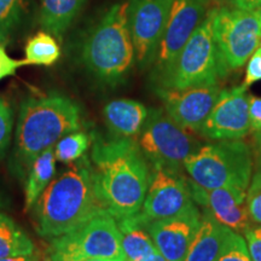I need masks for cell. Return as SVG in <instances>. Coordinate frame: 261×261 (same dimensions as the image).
<instances>
[{
  "instance_id": "cell-25",
  "label": "cell",
  "mask_w": 261,
  "mask_h": 261,
  "mask_svg": "<svg viewBox=\"0 0 261 261\" xmlns=\"http://www.w3.org/2000/svg\"><path fill=\"white\" fill-rule=\"evenodd\" d=\"M29 0H0V44H8L27 12Z\"/></svg>"
},
{
  "instance_id": "cell-5",
  "label": "cell",
  "mask_w": 261,
  "mask_h": 261,
  "mask_svg": "<svg viewBox=\"0 0 261 261\" xmlns=\"http://www.w3.org/2000/svg\"><path fill=\"white\" fill-rule=\"evenodd\" d=\"M189 179L204 189L247 190L254 171L253 150L241 139L214 140L202 144L184 162Z\"/></svg>"
},
{
  "instance_id": "cell-13",
  "label": "cell",
  "mask_w": 261,
  "mask_h": 261,
  "mask_svg": "<svg viewBox=\"0 0 261 261\" xmlns=\"http://www.w3.org/2000/svg\"><path fill=\"white\" fill-rule=\"evenodd\" d=\"M208 0H173L167 27L158 48V73L167 71L207 16Z\"/></svg>"
},
{
  "instance_id": "cell-28",
  "label": "cell",
  "mask_w": 261,
  "mask_h": 261,
  "mask_svg": "<svg viewBox=\"0 0 261 261\" xmlns=\"http://www.w3.org/2000/svg\"><path fill=\"white\" fill-rule=\"evenodd\" d=\"M248 252L253 261H261V225H250L243 232Z\"/></svg>"
},
{
  "instance_id": "cell-33",
  "label": "cell",
  "mask_w": 261,
  "mask_h": 261,
  "mask_svg": "<svg viewBox=\"0 0 261 261\" xmlns=\"http://www.w3.org/2000/svg\"><path fill=\"white\" fill-rule=\"evenodd\" d=\"M250 129L253 132L261 130V97L249 96Z\"/></svg>"
},
{
  "instance_id": "cell-26",
  "label": "cell",
  "mask_w": 261,
  "mask_h": 261,
  "mask_svg": "<svg viewBox=\"0 0 261 261\" xmlns=\"http://www.w3.org/2000/svg\"><path fill=\"white\" fill-rule=\"evenodd\" d=\"M218 261H253L242 234L230 231Z\"/></svg>"
},
{
  "instance_id": "cell-22",
  "label": "cell",
  "mask_w": 261,
  "mask_h": 261,
  "mask_svg": "<svg viewBox=\"0 0 261 261\" xmlns=\"http://www.w3.org/2000/svg\"><path fill=\"white\" fill-rule=\"evenodd\" d=\"M34 253V244L11 218L0 213V259L29 255Z\"/></svg>"
},
{
  "instance_id": "cell-30",
  "label": "cell",
  "mask_w": 261,
  "mask_h": 261,
  "mask_svg": "<svg viewBox=\"0 0 261 261\" xmlns=\"http://www.w3.org/2000/svg\"><path fill=\"white\" fill-rule=\"evenodd\" d=\"M261 81V46L255 50V52L248 60L246 69V79H244V86H252L253 84Z\"/></svg>"
},
{
  "instance_id": "cell-23",
  "label": "cell",
  "mask_w": 261,
  "mask_h": 261,
  "mask_svg": "<svg viewBox=\"0 0 261 261\" xmlns=\"http://www.w3.org/2000/svg\"><path fill=\"white\" fill-rule=\"evenodd\" d=\"M61 56V48L50 33H38L24 47L25 65H52Z\"/></svg>"
},
{
  "instance_id": "cell-17",
  "label": "cell",
  "mask_w": 261,
  "mask_h": 261,
  "mask_svg": "<svg viewBox=\"0 0 261 261\" xmlns=\"http://www.w3.org/2000/svg\"><path fill=\"white\" fill-rule=\"evenodd\" d=\"M104 120L116 137L133 138L142 132L149 110L144 104L132 99H115L104 107Z\"/></svg>"
},
{
  "instance_id": "cell-29",
  "label": "cell",
  "mask_w": 261,
  "mask_h": 261,
  "mask_svg": "<svg viewBox=\"0 0 261 261\" xmlns=\"http://www.w3.org/2000/svg\"><path fill=\"white\" fill-rule=\"evenodd\" d=\"M253 156H254V171L248 190H255L261 188V130L254 132L253 139Z\"/></svg>"
},
{
  "instance_id": "cell-15",
  "label": "cell",
  "mask_w": 261,
  "mask_h": 261,
  "mask_svg": "<svg viewBox=\"0 0 261 261\" xmlns=\"http://www.w3.org/2000/svg\"><path fill=\"white\" fill-rule=\"evenodd\" d=\"M194 201L225 226L242 234L250 226L247 190L238 188L204 189L188 179Z\"/></svg>"
},
{
  "instance_id": "cell-18",
  "label": "cell",
  "mask_w": 261,
  "mask_h": 261,
  "mask_svg": "<svg viewBox=\"0 0 261 261\" xmlns=\"http://www.w3.org/2000/svg\"><path fill=\"white\" fill-rule=\"evenodd\" d=\"M230 231V228L204 211L200 227L189 247L184 261H218Z\"/></svg>"
},
{
  "instance_id": "cell-34",
  "label": "cell",
  "mask_w": 261,
  "mask_h": 261,
  "mask_svg": "<svg viewBox=\"0 0 261 261\" xmlns=\"http://www.w3.org/2000/svg\"><path fill=\"white\" fill-rule=\"evenodd\" d=\"M234 4L242 10H261V0H234Z\"/></svg>"
},
{
  "instance_id": "cell-27",
  "label": "cell",
  "mask_w": 261,
  "mask_h": 261,
  "mask_svg": "<svg viewBox=\"0 0 261 261\" xmlns=\"http://www.w3.org/2000/svg\"><path fill=\"white\" fill-rule=\"evenodd\" d=\"M12 127H14V115L11 108L4 98L0 97V159L4 158L9 148Z\"/></svg>"
},
{
  "instance_id": "cell-20",
  "label": "cell",
  "mask_w": 261,
  "mask_h": 261,
  "mask_svg": "<svg viewBox=\"0 0 261 261\" xmlns=\"http://www.w3.org/2000/svg\"><path fill=\"white\" fill-rule=\"evenodd\" d=\"M55 173H56V156L54 148H50L41 152L29 167L27 184L24 189L25 212L34 207L45 189L50 185Z\"/></svg>"
},
{
  "instance_id": "cell-31",
  "label": "cell",
  "mask_w": 261,
  "mask_h": 261,
  "mask_svg": "<svg viewBox=\"0 0 261 261\" xmlns=\"http://www.w3.org/2000/svg\"><path fill=\"white\" fill-rule=\"evenodd\" d=\"M23 65H25L23 60L17 61L10 57L6 54L4 45L0 44V81L5 77L11 76V75H15L16 70Z\"/></svg>"
},
{
  "instance_id": "cell-37",
  "label": "cell",
  "mask_w": 261,
  "mask_h": 261,
  "mask_svg": "<svg viewBox=\"0 0 261 261\" xmlns=\"http://www.w3.org/2000/svg\"><path fill=\"white\" fill-rule=\"evenodd\" d=\"M85 261H120V260H110V259H91V260H85Z\"/></svg>"
},
{
  "instance_id": "cell-7",
  "label": "cell",
  "mask_w": 261,
  "mask_h": 261,
  "mask_svg": "<svg viewBox=\"0 0 261 261\" xmlns=\"http://www.w3.org/2000/svg\"><path fill=\"white\" fill-rule=\"evenodd\" d=\"M47 256L48 261H125L116 219L107 211L94 215L71 232L51 240Z\"/></svg>"
},
{
  "instance_id": "cell-24",
  "label": "cell",
  "mask_w": 261,
  "mask_h": 261,
  "mask_svg": "<svg viewBox=\"0 0 261 261\" xmlns=\"http://www.w3.org/2000/svg\"><path fill=\"white\" fill-rule=\"evenodd\" d=\"M92 144V137L87 133L76 130L69 133L57 142L54 146L55 156L62 163H73L85 156V152Z\"/></svg>"
},
{
  "instance_id": "cell-19",
  "label": "cell",
  "mask_w": 261,
  "mask_h": 261,
  "mask_svg": "<svg viewBox=\"0 0 261 261\" xmlns=\"http://www.w3.org/2000/svg\"><path fill=\"white\" fill-rule=\"evenodd\" d=\"M121 232V246L125 261H136L158 252L146 225L138 214L116 219Z\"/></svg>"
},
{
  "instance_id": "cell-36",
  "label": "cell",
  "mask_w": 261,
  "mask_h": 261,
  "mask_svg": "<svg viewBox=\"0 0 261 261\" xmlns=\"http://www.w3.org/2000/svg\"><path fill=\"white\" fill-rule=\"evenodd\" d=\"M136 261H168V260L165 259V256H162L161 253L158 250V252L150 254V255L143 257V259L136 260Z\"/></svg>"
},
{
  "instance_id": "cell-1",
  "label": "cell",
  "mask_w": 261,
  "mask_h": 261,
  "mask_svg": "<svg viewBox=\"0 0 261 261\" xmlns=\"http://www.w3.org/2000/svg\"><path fill=\"white\" fill-rule=\"evenodd\" d=\"M91 167L94 192L115 219L137 214L148 192L151 169L133 138L106 140L92 136Z\"/></svg>"
},
{
  "instance_id": "cell-6",
  "label": "cell",
  "mask_w": 261,
  "mask_h": 261,
  "mask_svg": "<svg viewBox=\"0 0 261 261\" xmlns=\"http://www.w3.org/2000/svg\"><path fill=\"white\" fill-rule=\"evenodd\" d=\"M214 11L208 12L171 68L160 77L162 89L184 90L218 85L226 74L214 41Z\"/></svg>"
},
{
  "instance_id": "cell-3",
  "label": "cell",
  "mask_w": 261,
  "mask_h": 261,
  "mask_svg": "<svg viewBox=\"0 0 261 261\" xmlns=\"http://www.w3.org/2000/svg\"><path fill=\"white\" fill-rule=\"evenodd\" d=\"M81 127V109L69 97L55 92L27 98L21 104L16 128L17 159L31 166L41 152Z\"/></svg>"
},
{
  "instance_id": "cell-8",
  "label": "cell",
  "mask_w": 261,
  "mask_h": 261,
  "mask_svg": "<svg viewBox=\"0 0 261 261\" xmlns=\"http://www.w3.org/2000/svg\"><path fill=\"white\" fill-rule=\"evenodd\" d=\"M138 137L137 142L150 167L179 174L184 169L187 159L202 145L192 132L179 126L161 109L149 110Z\"/></svg>"
},
{
  "instance_id": "cell-32",
  "label": "cell",
  "mask_w": 261,
  "mask_h": 261,
  "mask_svg": "<svg viewBox=\"0 0 261 261\" xmlns=\"http://www.w3.org/2000/svg\"><path fill=\"white\" fill-rule=\"evenodd\" d=\"M247 208L250 220L261 225V188L247 192Z\"/></svg>"
},
{
  "instance_id": "cell-2",
  "label": "cell",
  "mask_w": 261,
  "mask_h": 261,
  "mask_svg": "<svg viewBox=\"0 0 261 261\" xmlns=\"http://www.w3.org/2000/svg\"><path fill=\"white\" fill-rule=\"evenodd\" d=\"M106 210L93 187L90 159L83 156L63 174L52 179L35 205L37 231L44 238L71 232Z\"/></svg>"
},
{
  "instance_id": "cell-9",
  "label": "cell",
  "mask_w": 261,
  "mask_h": 261,
  "mask_svg": "<svg viewBox=\"0 0 261 261\" xmlns=\"http://www.w3.org/2000/svg\"><path fill=\"white\" fill-rule=\"evenodd\" d=\"M213 35L224 70L246 64L261 42V10H215Z\"/></svg>"
},
{
  "instance_id": "cell-4",
  "label": "cell",
  "mask_w": 261,
  "mask_h": 261,
  "mask_svg": "<svg viewBox=\"0 0 261 261\" xmlns=\"http://www.w3.org/2000/svg\"><path fill=\"white\" fill-rule=\"evenodd\" d=\"M127 4L110 8L84 42L81 57L86 68L98 79L116 84L132 67L135 47L127 23Z\"/></svg>"
},
{
  "instance_id": "cell-35",
  "label": "cell",
  "mask_w": 261,
  "mask_h": 261,
  "mask_svg": "<svg viewBox=\"0 0 261 261\" xmlns=\"http://www.w3.org/2000/svg\"><path fill=\"white\" fill-rule=\"evenodd\" d=\"M0 261H38V257L34 253L29 255H21V256H12V257H3Z\"/></svg>"
},
{
  "instance_id": "cell-21",
  "label": "cell",
  "mask_w": 261,
  "mask_h": 261,
  "mask_svg": "<svg viewBox=\"0 0 261 261\" xmlns=\"http://www.w3.org/2000/svg\"><path fill=\"white\" fill-rule=\"evenodd\" d=\"M85 0H41L42 28L61 38L79 14Z\"/></svg>"
},
{
  "instance_id": "cell-11",
  "label": "cell",
  "mask_w": 261,
  "mask_h": 261,
  "mask_svg": "<svg viewBox=\"0 0 261 261\" xmlns=\"http://www.w3.org/2000/svg\"><path fill=\"white\" fill-rule=\"evenodd\" d=\"M172 5L173 0H129L127 4V23L139 63L148 62L158 51Z\"/></svg>"
},
{
  "instance_id": "cell-14",
  "label": "cell",
  "mask_w": 261,
  "mask_h": 261,
  "mask_svg": "<svg viewBox=\"0 0 261 261\" xmlns=\"http://www.w3.org/2000/svg\"><path fill=\"white\" fill-rule=\"evenodd\" d=\"M219 85L184 90L158 89L165 112L174 122L192 133L200 132L220 93Z\"/></svg>"
},
{
  "instance_id": "cell-10",
  "label": "cell",
  "mask_w": 261,
  "mask_h": 261,
  "mask_svg": "<svg viewBox=\"0 0 261 261\" xmlns=\"http://www.w3.org/2000/svg\"><path fill=\"white\" fill-rule=\"evenodd\" d=\"M195 204L188 178L182 173L151 168V179L142 210L138 213L145 225L182 213Z\"/></svg>"
},
{
  "instance_id": "cell-12",
  "label": "cell",
  "mask_w": 261,
  "mask_h": 261,
  "mask_svg": "<svg viewBox=\"0 0 261 261\" xmlns=\"http://www.w3.org/2000/svg\"><path fill=\"white\" fill-rule=\"evenodd\" d=\"M244 85L221 90L213 109L200 129L211 140L242 139L249 135V94Z\"/></svg>"
},
{
  "instance_id": "cell-16",
  "label": "cell",
  "mask_w": 261,
  "mask_h": 261,
  "mask_svg": "<svg viewBox=\"0 0 261 261\" xmlns=\"http://www.w3.org/2000/svg\"><path fill=\"white\" fill-rule=\"evenodd\" d=\"M202 214L194 204L175 217L150 221L148 232L156 248L168 261H184L189 247L200 227Z\"/></svg>"
}]
</instances>
